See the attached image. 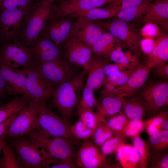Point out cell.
Returning a JSON list of instances; mask_svg holds the SVG:
<instances>
[{
  "mask_svg": "<svg viewBox=\"0 0 168 168\" xmlns=\"http://www.w3.org/2000/svg\"><path fill=\"white\" fill-rule=\"evenodd\" d=\"M120 114L112 117L106 123L113 132L114 135L123 134V130L129 119L123 114Z\"/></svg>",
  "mask_w": 168,
  "mask_h": 168,
  "instance_id": "ab89813d",
  "label": "cell"
},
{
  "mask_svg": "<svg viewBox=\"0 0 168 168\" xmlns=\"http://www.w3.org/2000/svg\"><path fill=\"white\" fill-rule=\"evenodd\" d=\"M54 6L39 2L33 6L24 26L17 39L28 46L40 35L53 12Z\"/></svg>",
  "mask_w": 168,
  "mask_h": 168,
  "instance_id": "277c9868",
  "label": "cell"
},
{
  "mask_svg": "<svg viewBox=\"0 0 168 168\" xmlns=\"http://www.w3.org/2000/svg\"><path fill=\"white\" fill-rule=\"evenodd\" d=\"M100 92L101 99L105 97H115V91L116 87L112 84L105 81Z\"/></svg>",
  "mask_w": 168,
  "mask_h": 168,
  "instance_id": "681fc988",
  "label": "cell"
},
{
  "mask_svg": "<svg viewBox=\"0 0 168 168\" xmlns=\"http://www.w3.org/2000/svg\"><path fill=\"white\" fill-rule=\"evenodd\" d=\"M113 0H65L54 6L51 17L72 16L75 13L98 7Z\"/></svg>",
  "mask_w": 168,
  "mask_h": 168,
  "instance_id": "d6986e66",
  "label": "cell"
},
{
  "mask_svg": "<svg viewBox=\"0 0 168 168\" xmlns=\"http://www.w3.org/2000/svg\"><path fill=\"white\" fill-rule=\"evenodd\" d=\"M0 74L9 95H18L30 98L26 87V78L21 69H13L0 64Z\"/></svg>",
  "mask_w": 168,
  "mask_h": 168,
  "instance_id": "ac0fdd59",
  "label": "cell"
},
{
  "mask_svg": "<svg viewBox=\"0 0 168 168\" xmlns=\"http://www.w3.org/2000/svg\"><path fill=\"white\" fill-rule=\"evenodd\" d=\"M10 138V144L14 148L17 160L22 168H43L59 161L26 136Z\"/></svg>",
  "mask_w": 168,
  "mask_h": 168,
  "instance_id": "3957f363",
  "label": "cell"
},
{
  "mask_svg": "<svg viewBox=\"0 0 168 168\" xmlns=\"http://www.w3.org/2000/svg\"><path fill=\"white\" fill-rule=\"evenodd\" d=\"M155 40L150 38H145L141 40L140 42L141 48L142 52L147 55L149 54L153 49Z\"/></svg>",
  "mask_w": 168,
  "mask_h": 168,
  "instance_id": "c3c4849f",
  "label": "cell"
},
{
  "mask_svg": "<svg viewBox=\"0 0 168 168\" xmlns=\"http://www.w3.org/2000/svg\"><path fill=\"white\" fill-rule=\"evenodd\" d=\"M51 168H74L77 167L76 165L67 162L59 161L57 164L51 166Z\"/></svg>",
  "mask_w": 168,
  "mask_h": 168,
  "instance_id": "db71d44e",
  "label": "cell"
},
{
  "mask_svg": "<svg viewBox=\"0 0 168 168\" xmlns=\"http://www.w3.org/2000/svg\"><path fill=\"white\" fill-rule=\"evenodd\" d=\"M28 47L31 58V65L63 58L60 47L49 39L41 35Z\"/></svg>",
  "mask_w": 168,
  "mask_h": 168,
  "instance_id": "5bb4252c",
  "label": "cell"
},
{
  "mask_svg": "<svg viewBox=\"0 0 168 168\" xmlns=\"http://www.w3.org/2000/svg\"><path fill=\"white\" fill-rule=\"evenodd\" d=\"M76 165L82 168H101L107 166L106 155L89 139L84 140L77 153Z\"/></svg>",
  "mask_w": 168,
  "mask_h": 168,
  "instance_id": "9a60e30c",
  "label": "cell"
},
{
  "mask_svg": "<svg viewBox=\"0 0 168 168\" xmlns=\"http://www.w3.org/2000/svg\"><path fill=\"white\" fill-rule=\"evenodd\" d=\"M127 138L123 134L112 136L105 141L101 146V152L106 155L116 153L119 147L126 143Z\"/></svg>",
  "mask_w": 168,
  "mask_h": 168,
  "instance_id": "836d02e7",
  "label": "cell"
},
{
  "mask_svg": "<svg viewBox=\"0 0 168 168\" xmlns=\"http://www.w3.org/2000/svg\"><path fill=\"white\" fill-rule=\"evenodd\" d=\"M7 95V92L4 81L0 74V100L4 98Z\"/></svg>",
  "mask_w": 168,
  "mask_h": 168,
  "instance_id": "9f6ffc18",
  "label": "cell"
},
{
  "mask_svg": "<svg viewBox=\"0 0 168 168\" xmlns=\"http://www.w3.org/2000/svg\"><path fill=\"white\" fill-rule=\"evenodd\" d=\"M144 129L149 136L156 134L162 131L161 126L149 125L145 127Z\"/></svg>",
  "mask_w": 168,
  "mask_h": 168,
  "instance_id": "11a10c76",
  "label": "cell"
},
{
  "mask_svg": "<svg viewBox=\"0 0 168 168\" xmlns=\"http://www.w3.org/2000/svg\"><path fill=\"white\" fill-rule=\"evenodd\" d=\"M95 21L115 37L123 41L134 54L139 58L141 56L142 51L140 34L129 22L117 19L105 22Z\"/></svg>",
  "mask_w": 168,
  "mask_h": 168,
  "instance_id": "30bf717a",
  "label": "cell"
},
{
  "mask_svg": "<svg viewBox=\"0 0 168 168\" xmlns=\"http://www.w3.org/2000/svg\"><path fill=\"white\" fill-rule=\"evenodd\" d=\"M148 168H168L167 152H158L150 151Z\"/></svg>",
  "mask_w": 168,
  "mask_h": 168,
  "instance_id": "f35d334b",
  "label": "cell"
},
{
  "mask_svg": "<svg viewBox=\"0 0 168 168\" xmlns=\"http://www.w3.org/2000/svg\"><path fill=\"white\" fill-rule=\"evenodd\" d=\"M68 17H51L40 35L49 39L60 47L71 33L74 23Z\"/></svg>",
  "mask_w": 168,
  "mask_h": 168,
  "instance_id": "2e32d148",
  "label": "cell"
},
{
  "mask_svg": "<svg viewBox=\"0 0 168 168\" xmlns=\"http://www.w3.org/2000/svg\"><path fill=\"white\" fill-rule=\"evenodd\" d=\"M106 121L105 120L97 127L91 137L93 142L97 146H101L107 139L114 135Z\"/></svg>",
  "mask_w": 168,
  "mask_h": 168,
  "instance_id": "8d00e7d4",
  "label": "cell"
},
{
  "mask_svg": "<svg viewBox=\"0 0 168 168\" xmlns=\"http://www.w3.org/2000/svg\"><path fill=\"white\" fill-rule=\"evenodd\" d=\"M81 98L77 106L76 114L77 115L82 111L86 110H93L98 103L96 99L94 90L85 86L82 90Z\"/></svg>",
  "mask_w": 168,
  "mask_h": 168,
  "instance_id": "d6a6232c",
  "label": "cell"
},
{
  "mask_svg": "<svg viewBox=\"0 0 168 168\" xmlns=\"http://www.w3.org/2000/svg\"><path fill=\"white\" fill-rule=\"evenodd\" d=\"M135 68L128 69L120 72L115 75L106 77L105 81L112 84L116 87L122 85L126 82Z\"/></svg>",
  "mask_w": 168,
  "mask_h": 168,
  "instance_id": "b9f144b4",
  "label": "cell"
},
{
  "mask_svg": "<svg viewBox=\"0 0 168 168\" xmlns=\"http://www.w3.org/2000/svg\"><path fill=\"white\" fill-rule=\"evenodd\" d=\"M31 101V99L27 97L16 96L9 101L0 105V123L20 111Z\"/></svg>",
  "mask_w": 168,
  "mask_h": 168,
  "instance_id": "83f0119b",
  "label": "cell"
},
{
  "mask_svg": "<svg viewBox=\"0 0 168 168\" xmlns=\"http://www.w3.org/2000/svg\"><path fill=\"white\" fill-rule=\"evenodd\" d=\"M122 109V113L129 120H143L146 115L145 104L141 96L126 99Z\"/></svg>",
  "mask_w": 168,
  "mask_h": 168,
  "instance_id": "d4e9b609",
  "label": "cell"
},
{
  "mask_svg": "<svg viewBox=\"0 0 168 168\" xmlns=\"http://www.w3.org/2000/svg\"><path fill=\"white\" fill-rule=\"evenodd\" d=\"M38 120L39 128L51 136L68 138L76 144L78 143L71 133L67 121L51 110L46 102H42L40 105Z\"/></svg>",
  "mask_w": 168,
  "mask_h": 168,
  "instance_id": "9c48e42d",
  "label": "cell"
},
{
  "mask_svg": "<svg viewBox=\"0 0 168 168\" xmlns=\"http://www.w3.org/2000/svg\"><path fill=\"white\" fill-rule=\"evenodd\" d=\"M3 41L2 38V37L0 34V46L1 45V44H2V43Z\"/></svg>",
  "mask_w": 168,
  "mask_h": 168,
  "instance_id": "94428289",
  "label": "cell"
},
{
  "mask_svg": "<svg viewBox=\"0 0 168 168\" xmlns=\"http://www.w3.org/2000/svg\"><path fill=\"white\" fill-rule=\"evenodd\" d=\"M108 64L107 59L92 54L88 64V76L85 86L94 90L102 86L106 79L104 68Z\"/></svg>",
  "mask_w": 168,
  "mask_h": 168,
  "instance_id": "44dd1931",
  "label": "cell"
},
{
  "mask_svg": "<svg viewBox=\"0 0 168 168\" xmlns=\"http://www.w3.org/2000/svg\"><path fill=\"white\" fill-rule=\"evenodd\" d=\"M146 142L151 151L167 152L168 147V130H162L149 136Z\"/></svg>",
  "mask_w": 168,
  "mask_h": 168,
  "instance_id": "4dcf8cb0",
  "label": "cell"
},
{
  "mask_svg": "<svg viewBox=\"0 0 168 168\" xmlns=\"http://www.w3.org/2000/svg\"><path fill=\"white\" fill-rule=\"evenodd\" d=\"M132 145L136 149L139 156L138 168H148L150 150L146 141L140 135L132 138Z\"/></svg>",
  "mask_w": 168,
  "mask_h": 168,
  "instance_id": "1f68e13d",
  "label": "cell"
},
{
  "mask_svg": "<svg viewBox=\"0 0 168 168\" xmlns=\"http://www.w3.org/2000/svg\"><path fill=\"white\" fill-rule=\"evenodd\" d=\"M27 138L45 151L52 157L59 161L76 165L77 153L72 140L59 137L50 138L48 133L39 128L34 130Z\"/></svg>",
  "mask_w": 168,
  "mask_h": 168,
  "instance_id": "7a4b0ae2",
  "label": "cell"
},
{
  "mask_svg": "<svg viewBox=\"0 0 168 168\" xmlns=\"http://www.w3.org/2000/svg\"><path fill=\"white\" fill-rule=\"evenodd\" d=\"M126 99L122 96L105 97L101 99L97 106L96 112L103 119L108 116L120 113Z\"/></svg>",
  "mask_w": 168,
  "mask_h": 168,
  "instance_id": "484cf974",
  "label": "cell"
},
{
  "mask_svg": "<svg viewBox=\"0 0 168 168\" xmlns=\"http://www.w3.org/2000/svg\"><path fill=\"white\" fill-rule=\"evenodd\" d=\"M26 78V87L32 101L46 102L51 97L55 88L45 79L32 65L21 69Z\"/></svg>",
  "mask_w": 168,
  "mask_h": 168,
  "instance_id": "8fae6325",
  "label": "cell"
},
{
  "mask_svg": "<svg viewBox=\"0 0 168 168\" xmlns=\"http://www.w3.org/2000/svg\"><path fill=\"white\" fill-rule=\"evenodd\" d=\"M6 143L5 138H0V153L2 151L3 148Z\"/></svg>",
  "mask_w": 168,
  "mask_h": 168,
  "instance_id": "680465c9",
  "label": "cell"
},
{
  "mask_svg": "<svg viewBox=\"0 0 168 168\" xmlns=\"http://www.w3.org/2000/svg\"><path fill=\"white\" fill-rule=\"evenodd\" d=\"M60 48L63 58L73 65L88 70L92 54L91 49L72 32Z\"/></svg>",
  "mask_w": 168,
  "mask_h": 168,
  "instance_id": "7c38bea8",
  "label": "cell"
},
{
  "mask_svg": "<svg viewBox=\"0 0 168 168\" xmlns=\"http://www.w3.org/2000/svg\"><path fill=\"white\" fill-rule=\"evenodd\" d=\"M167 111H161L158 114L150 117L148 119L143 121L144 128L149 125L161 126L166 120L168 119Z\"/></svg>",
  "mask_w": 168,
  "mask_h": 168,
  "instance_id": "bcb514c9",
  "label": "cell"
},
{
  "mask_svg": "<svg viewBox=\"0 0 168 168\" xmlns=\"http://www.w3.org/2000/svg\"><path fill=\"white\" fill-rule=\"evenodd\" d=\"M110 59L111 61L120 63L129 64L132 68L129 63L124 52L119 49V47L114 50L111 54L110 56Z\"/></svg>",
  "mask_w": 168,
  "mask_h": 168,
  "instance_id": "7dc6e473",
  "label": "cell"
},
{
  "mask_svg": "<svg viewBox=\"0 0 168 168\" xmlns=\"http://www.w3.org/2000/svg\"><path fill=\"white\" fill-rule=\"evenodd\" d=\"M87 72V69H82L72 79L58 86L52 93V105L66 121L72 114L83 89Z\"/></svg>",
  "mask_w": 168,
  "mask_h": 168,
  "instance_id": "6da1fadb",
  "label": "cell"
},
{
  "mask_svg": "<svg viewBox=\"0 0 168 168\" xmlns=\"http://www.w3.org/2000/svg\"><path fill=\"white\" fill-rule=\"evenodd\" d=\"M168 20V0H159L149 4L141 21L152 23L167 28Z\"/></svg>",
  "mask_w": 168,
  "mask_h": 168,
  "instance_id": "7402d4cb",
  "label": "cell"
},
{
  "mask_svg": "<svg viewBox=\"0 0 168 168\" xmlns=\"http://www.w3.org/2000/svg\"><path fill=\"white\" fill-rule=\"evenodd\" d=\"M142 35L145 38H150L154 39L159 38L165 34L160 29L158 25L149 22L145 25L141 29Z\"/></svg>",
  "mask_w": 168,
  "mask_h": 168,
  "instance_id": "7bdbcfd3",
  "label": "cell"
},
{
  "mask_svg": "<svg viewBox=\"0 0 168 168\" xmlns=\"http://www.w3.org/2000/svg\"><path fill=\"white\" fill-rule=\"evenodd\" d=\"M19 112L13 114L0 123V138L5 132Z\"/></svg>",
  "mask_w": 168,
  "mask_h": 168,
  "instance_id": "f5cc1de1",
  "label": "cell"
},
{
  "mask_svg": "<svg viewBox=\"0 0 168 168\" xmlns=\"http://www.w3.org/2000/svg\"><path fill=\"white\" fill-rule=\"evenodd\" d=\"M117 12L116 10L109 7L107 8L96 7L77 12L71 16L76 17L82 16L91 20L97 21L114 16Z\"/></svg>",
  "mask_w": 168,
  "mask_h": 168,
  "instance_id": "f546056e",
  "label": "cell"
},
{
  "mask_svg": "<svg viewBox=\"0 0 168 168\" xmlns=\"http://www.w3.org/2000/svg\"><path fill=\"white\" fill-rule=\"evenodd\" d=\"M32 0H0V9L25 8L31 5Z\"/></svg>",
  "mask_w": 168,
  "mask_h": 168,
  "instance_id": "f6af8a7d",
  "label": "cell"
},
{
  "mask_svg": "<svg viewBox=\"0 0 168 168\" xmlns=\"http://www.w3.org/2000/svg\"><path fill=\"white\" fill-rule=\"evenodd\" d=\"M41 103L31 100L19 112L0 138L26 136L39 128L38 118Z\"/></svg>",
  "mask_w": 168,
  "mask_h": 168,
  "instance_id": "5b68a950",
  "label": "cell"
},
{
  "mask_svg": "<svg viewBox=\"0 0 168 168\" xmlns=\"http://www.w3.org/2000/svg\"><path fill=\"white\" fill-rule=\"evenodd\" d=\"M119 41L121 40L110 32H106L92 46V53L96 56L107 59L112 52L118 47L117 44Z\"/></svg>",
  "mask_w": 168,
  "mask_h": 168,
  "instance_id": "cb8c5ba5",
  "label": "cell"
},
{
  "mask_svg": "<svg viewBox=\"0 0 168 168\" xmlns=\"http://www.w3.org/2000/svg\"><path fill=\"white\" fill-rule=\"evenodd\" d=\"M146 111L150 117L162 111L168 98V83L161 82L151 84L146 87L141 94Z\"/></svg>",
  "mask_w": 168,
  "mask_h": 168,
  "instance_id": "4fadbf2b",
  "label": "cell"
},
{
  "mask_svg": "<svg viewBox=\"0 0 168 168\" xmlns=\"http://www.w3.org/2000/svg\"><path fill=\"white\" fill-rule=\"evenodd\" d=\"M146 65L151 69L166 64L168 61V37L165 34L157 38L152 51L147 55Z\"/></svg>",
  "mask_w": 168,
  "mask_h": 168,
  "instance_id": "603a6c76",
  "label": "cell"
},
{
  "mask_svg": "<svg viewBox=\"0 0 168 168\" xmlns=\"http://www.w3.org/2000/svg\"><path fill=\"white\" fill-rule=\"evenodd\" d=\"M144 129L143 121L142 120H129L125 126L122 133L126 137L132 138L140 135Z\"/></svg>",
  "mask_w": 168,
  "mask_h": 168,
  "instance_id": "60d3db41",
  "label": "cell"
},
{
  "mask_svg": "<svg viewBox=\"0 0 168 168\" xmlns=\"http://www.w3.org/2000/svg\"><path fill=\"white\" fill-rule=\"evenodd\" d=\"M150 2V0H145L138 5L118 12L114 16L117 19L128 22L138 19H142Z\"/></svg>",
  "mask_w": 168,
  "mask_h": 168,
  "instance_id": "f1b7e54d",
  "label": "cell"
},
{
  "mask_svg": "<svg viewBox=\"0 0 168 168\" xmlns=\"http://www.w3.org/2000/svg\"><path fill=\"white\" fill-rule=\"evenodd\" d=\"M145 0H113L110 3L109 7L117 12L124 9L138 5Z\"/></svg>",
  "mask_w": 168,
  "mask_h": 168,
  "instance_id": "ee69618b",
  "label": "cell"
},
{
  "mask_svg": "<svg viewBox=\"0 0 168 168\" xmlns=\"http://www.w3.org/2000/svg\"><path fill=\"white\" fill-rule=\"evenodd\" d=\"M3 156L0 161V168H22L10 144L7 142L3 147L2 151Z\"/></svg>",
  "mask_w": 168,
  "mask_h": 168,
  "instance_id": "d590c367",
  "label": "cell"
},
{
  "mask_svg": "<svg viewBox=\"0 0 168 168\" xmlns=\"http://www.w3.org/2000/svg\"><path fill=\"white\" fill-rule=\"evenodd\" d=\"M161 127L162 130H168V119L163 123Z\"/></svg>",
  "mask_w": 168,
  "mask_h": 168,
  "instance_id": "6f0895ef",
  "label": "cell"
},
{
  "mask_svg": "<svg viewBox=\"0 0 168 168\" xmlns=\"http://www.w3.org/2000/svg\"><path fill=\"white\" fill-rule=\"evenodd\" d=\"M65 0H40V2H43L48 3V4H53V3L56 1H63Z\"/></svg>",
  "mask_w": 168,
  "mask_h": 168,
  "instance_id": "91938a15",
  "label": "cell"
},
{
  "mask_svg": "<svg viewBox=\"0 0 168 168\" xmlns=\"http://www.w3.org/2000/svg\"><path fill=\"white\" fill-rule=\"evenodd\" d=\"M151 1H152V0H153V1H158V0H150Z\"/></svg>",
  "mask_w": 168,
  "mask_h": 168,
  "instance_id": "be15d7a7",
  "label": "cell"
},
{
  "mask_svg": "<svg viewBox=\"0 0 168 168\" xmlns=\"http://www.w3.org/2000/svg\"><path fill=\"white\" fill-rule=\"evenodd\" d=\"M150 69L146 64L139 65L125 83L116 87L115 96L124 97L133 95L145 83Z\"/></svg>",
  "mask_w": 168,
  "mask_h": 168,
  "instance_id": "ffe728a7",
  "label": "cell"
},
{
  "mask_svg": "<svg viewBox=\"0 0 168 168\" xmlns=\"http://www.w3.org/2000/svg\"><path fill=\"white\" fill-rule=\"evenodd\" d=\"M120 72L118 67L114 63L107 64L104 68V72L106 77L115 75Z\"/></svg>",
  "mask_w": 168,
  "mask_h": 168,
  "instance_id": "f907efd6",
  "label": "cell"
},
{
  "mask_svg": "<svg viewBox=\"0 0 168 168\" xmlns=\"http://www.w3.org/2000/svg\"><path fill=\"white\" fill-rule=\"evenodd\" d=\"M116 153L118 160L123 168H138L139 155L133 145L124 143L119 147Z\"/></svg>",
  "mask_w": 168,
  "mask_h": 168,
  "instance_id": "4316f807",
  "label": "cell"
},
{
  "mask_svg": "<svg viewBox=\"0 0 168 168\" xmlns=\"http://www.w3.org/2000/svg\"><path fill=\"white\" fill-rule=\"evenodd\" d=\"M70 129L71 133L76 140L89 139L91 137L94 132L80 120L70 126Z\"/></svg>",
  "mask_w": 168,
  "mask_h": 168,
  "instance_id": "74e56055",
  "label": "cell"
},
{
  "mask_svg": "<svg viewBox=\"0 0 168 168\" xmlns=\"http://www.w3.org/2000/svg\"><path fill=\"white\" fill-rule=\"evenodd\" d=\"M0 64L13 69L31 65L28 46L17 38L3 41L0 46Z\"/></svg>",
  "mask_w": 168,
  "mask_h": 168,
  "instance_id": "52a82bcc",
  "label": "cell"
},
{
  "mask_svg": "<svg viewBox=\"0 0 168 168\" xmlns=\"http://www.w3.org/2000/svg\"><path fill=\"white\" fill-rule=\"evenodd\" d=\"M168 98H167L166 100L165 103H164V106L168 105Z\"/></svg>",
  "mask_w": 168,
  "mask_h": 168,
  "instance_id": "6125c7cd",
  "label": "cell"
},
{
  "mask_svg": "<svg viewBox=\"0 0 168 168\" xmlns=\"http://www.w3.org/2000/svg\"><path fill=\"white\" fill-rule=\"evenodd\" d=\"M33 66L55 89L77 74L76 69L77 66L70 63L63 58Z\"/></svg>",
  "mask_w": 168,
  "mask_h": 168,
  "instance_id": "ba28073f",
  "label": "cell"
},
{
  "mask_svg": "<svg viewBox=\"0 0 168 168\" xmlns=\"http://www.w3.org/2000/svg\"><path fill=\"white\" fill-rule=\"evenodd\" d=\"M77 115L79 117V120L94 131L102 122L105 120L102 118L93 110H84Z\"/></svg>",
  "mask_w": 168,
  "mask_h": 168,
  "instance_id": "e575fe53",
  "label": "cell"
},
{
  "mask_svg": "<svg viewBox=\"0 0 168 168\" xmlns=\"http://www.w3.org/2000/svg\"><path fill=\"white\" fill-rule=\"evenodd\" d=\"M33 6L25 8L0 9V34L3 41L17 38Z\"/></svg>",
  "mask_w": 168,
  "mask_h": 168,
  "instance_id": "8992f818",
  "label": "cell"
},
{
  "mask_svg": "<svg viewBox=\"0 0 168 168\" xmlns=\"http://www.w3.org/2000/svg\"><path fill=\"white\" fill-rule=\"evenodd\" d=\"M154 74L156 76L165 79L168 78V64H165L154 68Z\"/></svg>",
  "mask_w": 168,
  "mask_h": 168,
  "instance_id": "816d5d0a",
  "label": "cell"
},
{
  "mask_svg": "<svg viewBox=\"0 0 168 168\" xmlns=\"http://www.w3.org/2000/svg\"><path fill=\"white\" fill-rule=\"evenodd\" d=\"M77 17V19L74 23L71 32L91 49L93 45L106 32V30L95 21L82 16Z\"/></svg>",
  "mask_w": 168,
  "mask_h": 168,
  "instance_id": "e0dca14e",
  "label": "cell"
}]
</instances>
